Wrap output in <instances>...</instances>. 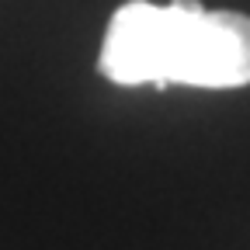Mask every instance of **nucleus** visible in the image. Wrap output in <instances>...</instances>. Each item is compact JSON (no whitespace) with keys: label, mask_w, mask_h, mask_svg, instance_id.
I'll use <instances>...</instances> for the list:
<instances>
[{"label":"nucleus","mask_w":250,"mask_h":250,"mask_svg":"<svg viewBox=\"0 0 250 250\" xmlns=\"http://www.w3.org/2000/svg\"><path fill=\"white\" fill-rule=\"evenodd\" d=\"M98 70L118 87H247L250 18L240 11H208L202 0H129L108 21Z\"/></svg>","instance_id":"obj_1"}]
</instances>
